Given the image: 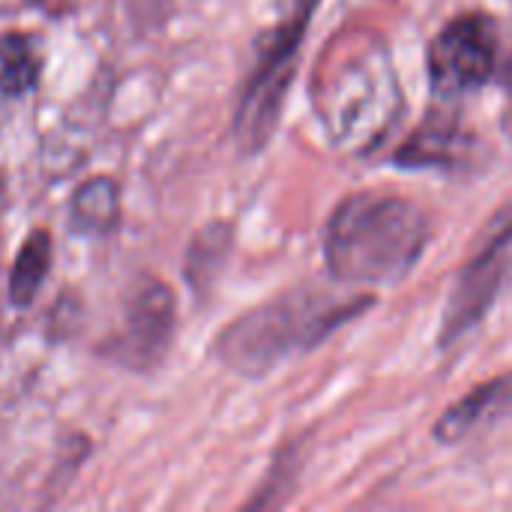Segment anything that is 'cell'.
I'll list each match as a JSON object with an SVG mask.
<instances>
[{
  "label": "cell",
  "mask_w": 512,
  "mask_h": 512,
  "mask_svg": "<svg viewBox=\"0 0 512 512\" xmlns=\"http://www.w3.org/2000/svg\"><path fill=\"white\" fill-rule=\"evenodd\" d=\"M42 48L30 33L6 30L0 33V93L24 96L39 84Z\"/></svg>",
  "instance_id": "obj_11"
},
{
  "label": "cell",
  "mask_w": 512,
  "mask_h": 512,
  "mask_svg": "<svg viewBox=\"0 0 512 512\" xmlns=\"http://www.w3.org/2000/svg\"><path fill=\"white\" fill-rule=\"evenodd\" d=\"M498 66L495 21L483 12L453 18L429 48V75L438 93L459 96L483 87Z\"/></svg>",
  "instance_id": "obj_5"
},
{
  "label": "cell",
  "mask_w": 512,
  "mask_h": 512,
  "mask_svg": "<svg viewBox=\"0 0 512 512\" xmlns=\"http://www.w3.org/2000/svg\"><path fill=\"white\" fill-rule=\"evenodd\" d=\"M429 243L426 213L399 195H354L330 219L327 267L351 285H393L405 279Z\"/></svg>",
  "instance_id": "obj_1"
},
{
  "label": "cell",
  "mask_w": 512,
  "mask_h": 512,
  "mask_svg": "<svg viewBox=\"0 0 512 512\" xmlns=\"http://www.w3.org/2000/svg\"><path fill=\"white\" fill-rule=\"evenodd\" d=\"M51 261H54V240L51 231L45 228H33L15 261L9 270V300L12 306H30L39 297V288L45 285L48 273H51Z\"/></svg>",
  "instance_id": "obj_10"
},
{
  "label": "cell",
  "mask_w": 512,
  "mask_h": 512,
  "mask_svg": "<svg viewBox=\"0 0 512 512\" xmlns=\"http://www.w3.org/2000/svg\"><path fill=\"white\" fill-rule=\"evenodd\" d=\"M120 222V183L111 174L87 177L69 201V225L78 234H108Z\"/></svg>",
  "instance_id": "obj_8"
},
{
  "label": "cell",
  "mask_w": 512,
  "mask_h": 512,
  "mask_svg": "<svg viewBox=\"0 0 512 512\" xmlns=\"http://www.w3.org/2000/svg\"><path fill=\"white\" fill-rule=\"evenodd\" d=\"M468 153H471V138L456 126L438 120L414 132L399 147L396 162L408 168H450L456 162H465Z\"/></svg>",
  "instance_id": "obj_9"
},
{
  "label": "cell",
  "mask_w": 512,
  "mask_h": 512,
  "mask_svg": "<svg viewBox=\"0 0 512 512\" xmlns=\"http://www.w3.org/2000/svg\"><path fill=\"white\" fill-rule=\"evenodd\" d=\"M309 15H312L309 6L291 3L288 21H282V27L276 30L267 54L261 57L255 75L249 78V87H246V96H243L240 114H237V132L246 138L249 147L267 141L273 123L279 117V108H282L285 90L291 84L294 57H297V48H300Z\"/></svg>",
  "instance_id": "obj_6"
},
{
  "label": "cell",
  "mask_w": 512,
  "mask_h": 512,
  "mask_svg": "<svg viewBox=\"0 0 512 512\" xmlns=\"http://www.w3.org/2000/svg\"><path fill=\"white\" fill-rule=\"evenodd\" d=\"M507 384H510V378H498V381H492V384H486V387H480V390H474L468 399H462L456 408H450L444 417H441V423H438V438H444V441H456V438H462L465 432H471L486 414H489V408L504 396V390H507Z\"/></svg>",
  "instance_id": "obj_12"
},
{
  "label": "cell",
  "mask_w": 512,
  "mask_h": 512,
  "mask_svg": "<svg viewBox=\"0 0 512 512\" xmlns=\"http://www.w3.org/2000/svg\"><path fill=\"white\" fill-rule=\"evenodd\" d=\"M174 327H177L174 291L162 279L144 273L129 288L120 330L102 345V354L132 372H147L168 354Z\"/></svg>",
  "instance_id": "obj_4"
},
{
  "label": "cell",
  "mask_w": 512,
  "mask_h": 512,
  "mask_svg": "<svg viewBox=\"0 0 512 512\" xmlns=\"http://www.w3.org/2000/svg\"><path fill=\"white\" fill-rule=\"evenodd\" d=\"M510 246L512 207H507L492 219V225L486 231V243L468 261V267L459 273V282H456V288L447 300V309H444V330H441L444 345H450L453 339L468 333L486 315V309L492 306V300L504 282Z\"/></svg>",
  "instance_id": "obj_7"
},
{
  "label": "cell",
  "mask_w": 512,
  "mask_h": 512,
  "mask_svg": "<svg viewBox=\"0 0 512 512\" xmlns=\"http://www.w3.org/2000/svg\"><path fill=\"white\" fill-rule=\"evenodd\" d=\"M318 90V111L342 147H372L399 114L396 75L372 45L342 57Z\"/></svg>",
  "instance_id": "obj_3"
},
{
  "label": "cell",
  "mask_w": 512,
  "mask_h": 512,
  "mask_svg": "<svg viewBox=\"0 0 512 512\" xmlns=\"http://www.w3.org/2000/svg\"><path fill=\"white\" fill-rule=\"evenodd\" d=\"M504 96H507V102H504V129H507L512 141V60L507 66V75H504Z\"/></svg>",
  "instance_id": "obj_13"
},
{
  "label": "cell",
  "mask_w": 512,
  "mask_h": 512,
  "mask_svg": "<svg viewBox=\"0 0 512 512\" xmlns=\"http://www.w3.org/2000/svg\"><path fill=\"white\" fill-rule=\"evenodd\" d=\"M363 303L324 291H300L258 306L234 321L216 342L219 357L243 375H264L300 348H312Z\"/></svg>",
  "instance_id": "obj_2"
}]
</instances>
